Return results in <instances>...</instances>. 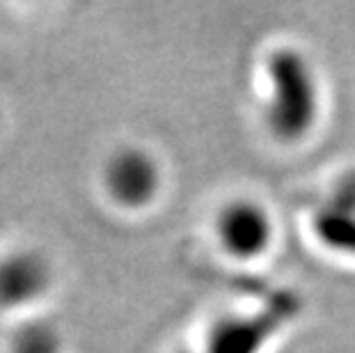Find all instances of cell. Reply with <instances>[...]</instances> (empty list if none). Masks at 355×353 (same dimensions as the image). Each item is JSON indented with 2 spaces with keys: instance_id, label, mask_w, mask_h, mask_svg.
I'll list each match as a JSON object with an SVG mask.
<instances>
[{
  "instance_id": "cell-6",
  "label": "cell",
  "mask_w": 355,
  "mask_h": 353,
  "mask_svg": "<svg viewBox=\"0 0 355 353\" xmlns=\"http://www.w3.org/2000/svg\"><path fill=\"white\" fill-rule=\"evenodd\" d=\"M62 333L49 321H28L12 335L7 353H64Z\"/></svg>"
},
{
  "instance_id": "cell-7",
  "label": "cell",
  "mask_w": 355,
  "mask_h": 353,
  "mask_svg": "<svg viewBox=\"0 0 355 353\" xmlns=\"http://www.w3.org/2000/svg\"><path fill=\"white\" fill-rule=\"evenodd\" d=\"M316 232L321 241H326L335 250L346 255H355V214L349 209H332L316 218Z\"/></svg>"
},
{
  "instance_id": "cell-2",
  "label": "cell",
  "mask_w": 355,
  "mask_h": 353,
  "mask_svg": "<svg viewBox=\"0 0 355 353\" xmlns=\"http://www.w3.org/2000/svg\"><path fill=\"white\" fill-rule=\"evenodd\" d=\"M161 165L142 147H122L103 165V186L115 205L138 212L149 207L161 191Z\"/></svg>"
},
{
  "instance_id": "cell-4",
  "label": "cell",
  "mask_w": 355,
  "mask_h": 353,
  "mask_svg": "<svg viewBox=\"0 0 355 353\" xmlns=\"http://www.w3.org/2000/svg\"><path fill=\"white\" fill-rule=\"evenodd\" d=\"M218 241L234 259H257L275 239V223L266 207L254 200H232L218 214Z\"/></svg>"
},
{
  "instance_id": "cell-3",
  "label": "cell",
  "mask_w": 355,
  "mask_h": 353,
  "mask_svg": "<svg viewBox=\"0 0 355 353\" xmlns=\"http://www.w3.org/2000/svg\"><path fill=\"white\" fill-rule=\"evenodd\" d=\"M53 287V266L46 255L17 248L0 257V312L35 307Z\"/></svg>"
},
{
  "instance_id": "cell-5",
  "label": "cell",
  "mask_w": 355,
  "mask_h": 353,
  "mask_svg": "<svg viewBox=\"0 0 355 353\" xmlns=\"http://www.w3.org/2000/svg\"><path fill=\"white\" fill-rule=\"evenodd\" d=\"M282 324V314L263 310L259 314H234L216 321L209 330L202 353H261Z\"/></svg>"
},
{
  "instance_id": "cell-1",
  "label": "cell",
  "mask_w": 355,
  "mask_h": 353,
  "mask_svg": "<svg viewBox=\"0 0 355 353\" xmlns=\"http://www.w3.org/2000/svg\"><path fill=\"white\" fill-rule=\"evenodd\" d=\"M263 124L279 142H300L314 129L321 112L319 78L307 55L279 46L266 58Z\"/></svg>"
}]
</instances>
